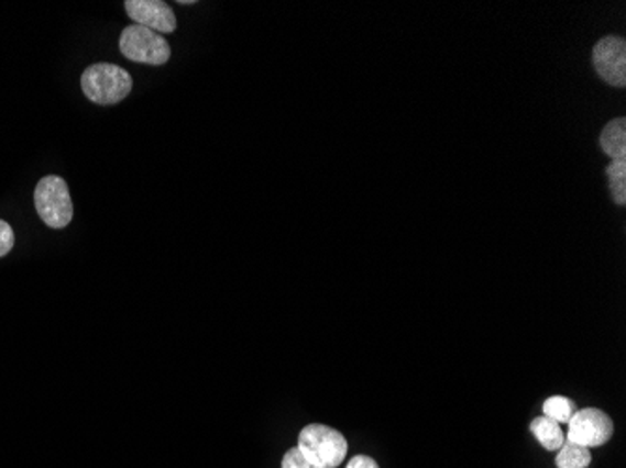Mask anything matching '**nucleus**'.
Wrapping results in <instances>:
<instances>
[{
	"instance_id": "nucleus-11",
	"label": "nucleus",
	"mask_w": 626,
	"mask_h": 468,
	"mask_svg": "<svg viewBox=\"0 0 626 468\" xmlns=\"http://www.w3.org/2000/svg\"><path fill=\"white\" fill-rule=\"evenodd\" d=\"M609 193L615 203H626V159H612L606 169Z\"/></svg>"
},
{
	"instance_id": "nucleus-4",
	"label": "nucleus",
	"mask_w": 626,
	"mask_h": 468,
	"mask_svg": "<svg viewBox=\"0 0 626 468\" xmlns=\"http://www.w3.org/2000/svg\"><path fill=\"white\" fill-rule=\"evenodd\" d=\"M119 47L124 57L149 66H162L172 57V47L162 34L135 23L122 31Z\"/></svg>"
},
{
	"instance_id": "nucleus-2",
	"label": "nucleus",
	"mask_w": 626,
	"mask_h": 468,
	"mask_svg": "<svg viewBox=\"0 0 626 468\" xmlns=\"http://www.w3.org/2000/svg\"><path fill=\"white\" fill-rule=\"evenodd\" d=\"M81 89L90 102L113 105L122 102L132 92V76L114 64H92L83 71Z\"/></svg>"
},
{
	"instance_id": "nucleus-3",
	"label": "nucleus",
	"mask_w": 626,
	"mask_h": 468,
	"mask_svg": "<svg viewBox=\"0 0 626 468\" xmlns=\"http://www.w3.org/2000/svg\"><path fill=\"white\" fill-rule=\"evenodd\" d=\"M34 207L40 220L51 229H64L74 218L70 190L57 175L42 178L34 191Z\"/></svg>"
},
{
	"instance_id": "nucleus-12",
	"label": "nucleus",
	"mask_w": 626,
	"mask_h": 468,
	"mask_svg": "<svg viewBox=\"0 0 626 468\" xmlns=\"http://www.w3.org/2000/svg\"><path fill=\"white\" fill-rule=\"evenodd\" d=\"M542 411L546 417H550L557 424H569L570 417L574 416L578 409L572 399L564 398V395H551L546 399Z\"/></svg>"
},
{
	"instance_id": "nucleus-5",
	"label": "nucleus",
	"mask_w": 626,
	"mask_h": 468,
	"mask_svg": "<svg viewBox=\"0 0 626 468\" xmlns=\"http://www.w3.org/2000/svg\"><path fill=\"white\" fill-rule=\"evenodd\" d=\"M614 420L601 409H580L570 417L567 441L585 448H598L614 437Z\"/></svg>"
},
{
	"instance_id": "nucleus-9",
	"label": "nucleus",
	"mask_w": 626,
	"mask_h": 468,
	"mask_svg": "<svg viewBox=\"0 0 626 468\" xmlns=\"http://www.w3.org/2000/svg\"><path fill=\"white\" fill-rule=\"evenodd\" d=\"M532 435L537 437L538 443L542 448L548 449V452H556V449L563 446L564 433L561 430V425L550 420V417L538 416L532 420L531 425H529Z\"/></svg>"
},
{
	"instance_id": "nucleus-8",
	"label": "nucleus",
	"mask_w": 626,
	"mask_h": 468,
	"mask_svg": "<svg viewBox=\"0 0 626 468\" xmlns=\"http://www.w3.org/2000/svg\"><path fill=\"white\" fill-rule=\"evenodd\" d=\"M602 151L612 159H626V121L614 119L607 122L601 135Z\"/></svg>"
},
{
	"instance_id": "nucleus-15",
	"label": "nucleus",
	"mask_w": 626,
	"mask_h": 468,
	"mask_svg": "<svg viewBox=\"0 0 626 468\" xmlns=\"http://www.w3.org/2000/svg\"><path fill=\"white\" fill-rule=\"evenodd\" d=\"M345 468H380V465L370 456H354Z\"/></svg>"
},
{
	"instance_id": "nucleus-1",
	"label": "nucleus",
	"mask_w": 626,
	"mask_h": 468,
	"mask_svg": "<svg viewBox=\"0 0 626 468\" xmlns=\"http://www.w3.org/2000/svg\"><path fill=\"white\" fill-rule=\"evenodd\" d=\"M298 452L317 468H336L348 456V441L329 425H306L298 435Z\"/></svg>"
},
{
	"instance_id": "nucleus-13",
	"label": "nucleus",
	"mask_w": 626,
	"mask_h": 468,
	"mask_svg": "<svg viewBox=\"0 0 626 468\" xmlns=\"http://www.w3.org/2000/svg\"><path fill=\"white\" fill-rule=\"evenodd\" d=\"M282 468H317L311 465L306 457L298 452V448L287 449L284 459H282Z\"/></svg>"
},
{
	"instance_id": "nucleus-14",
	"label": "nucleus",
	"mask_w": 626,
	"mask_h": 468,
	"mask_svg": "<svg viewBox=\"0 0 626 468\" xmlns=\"http://www.w3.org/2000/svg\"><path fill=\"white\" fill-rule=\"evenodd\" d=\"M13 242H15V236H13L10 223L0 220V257H4V255L12 252Z\"/></svg>"
},
{
	"instance_id": "nucleus-10",
	"label": "nucleus",
	"mask_w": 626,
	"mask_h": 468,
	"mask_svg": "<svg viewBox=\"0 0 626 468\" xmlns=\"http://www.w3.org/2000/svg\"><path fill=\"white\" fill-rule=\"evenodd\" d=\"M591 461H593L591 449L570 441H564L556 457L557 468H587Z\"/></svg>"
},
{
	"instance_id": "nucleus-6",
	"label": "nucleus",
	"mask_w": 626,
	"mask_h": 468,
	"mask_svg": "<svg viewBox=\"0 0 626 468\" xmlns=\"http://www.w3.org/2000/svg\"><path fill=\"white\" fill-rule=\"evenodd\" d=\"M593 66L607 85L623 89L626 85L625 40L619 36H606L596 42L593 49Z\"/></svg>"
},
{
	"instance_id": "nucleus-7",
	"label": "nucleus",
	"mask_w": 626,
	"mask_h": 468,
	"mask_svg": "<svg viewBox=\"0 0 626 468\" xmlns=\"http://www.w3.org/2000/svg\"><path fill=\"white\" fill-rule=\"evenodd\" d=\"M127 12L135 25L146 26L158 34H172L177 29V18L172 7L162 0H127Z\"/></svg>"
}]
</instances>
